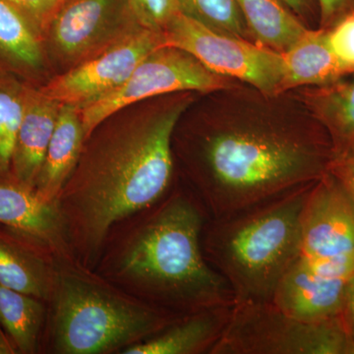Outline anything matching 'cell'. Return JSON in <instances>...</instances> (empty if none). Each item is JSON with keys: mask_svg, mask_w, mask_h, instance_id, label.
<instances>
[{"mask_svg": "<svg viewBox=\"0 0 354 354\" xmlns=\"http://www.w3.org/2000/svg\"><path fill=\"white\" fill-rule=\"evenodd\" d=\"M162 46L160 32L140 29L94 57L55 74L39 86L62 104L82 108L120 88L140 62Z\"/></svg>", "mask_w": 354, "mask_h": 354, "instance_id": "cell-11", "label": "cell"}, {"mask_svg": "<svg viewBox=\"0 0 354 354\" xmlns=\"http://www.w3.org/2000/svg\"><path fill=\"white\" fill-rule=\"evenodd\" d=\"M283 57L279 95L295 88L329 85L348 76L330 51L325 32L320 28H309L283 53Z\"/></svg>", "mask_w": 354, "mask_h": 354, "instance_id": "cell-16", "label": "cell"}, {"mask_svg": "<svg viewBox=\"0 0 354 354\" xmlns=\"http://www.w3.org/2000/svg\"><path fill=\"white\" fill-rule=\"evenodd\" d=\"M18 353L17 348L14 346L10 337L6 334L1 324H0V354Z\"/></svg>", "mask_w": 354, "mask_h": 354, "instance_id": "cell-32", "label": "cell"}, {"mask_svg": "<svg viewBox=\"0 0 354 354\" xmlns=\"http://www.w3.org/2000/svg\"><path fill=\"white\" fill-rule=\"evenodd\" d=\"M0 64L31 83L50 65L41 35L6 0H0Z\"/></svg>", "mask_w": 354, "mask_h": 354, "instance_id": "cell-18", "label": "cell"}, {"mask_svg": "<svg viewBox=\"0 0 354 354\" xmlns=\"http://www.w3.org/2000/svg\"><path fill=\"white\" fill-rule=\"evenodd\" d=\"M342 316L349 337L354 344V274L348 281Z\"/></svg>", "mask_w": 354, "mask_h": 354, "instance_id": "cell-31", "label": "cell"}, {"mask_svg": "<svg viewBox=\"0 0 354 354\" xmlns=\"http://www.w3.org/2000/svg\"><path fill=\"white\" fill-rule=\"evenodd\" d=\"M140 29L129 0H65L44 36L48 64L62 73Z\"/></svg>", "mask_w": 354, "mask_h": 354, "instance_id": "cell-9", "label": "cell"}, {"mask_svg": "<svg viewBox=\"0 0 354 354\" xmlns=\"http://www.w3.org/2000/svg\"><path fill=\"white\" fill-rule=\"evenodd\" d=\"M319 9L318 27L326 30L346 16L354 13V0H317Z\"/></svg>", "mask_w": 354, "mask_h": 354, "instance_id": "cell-29", "label": "cell"}, {"mask_svg": "<svg viewBox=\"0 0 354 354\" xmlns=\"http://www.w3.org/2000/svg\"><path fill=\"white\" fill-rule=\"evenodd\" d=\"M209 354H354L342 316L304 322L272 301L235 304Z\"/></svg>", "mask_w": 354, "mask_h": 354, "instance_id": "cell-6", "label": "cell"}, {"mask_svg": "<svg viewBox=\"0 0 354 354\" xmlns=\"http://www.w3.org/2000/svg\"><path fill=\"white\" fill-rule=\"evenodd\" d=\"M314 183L207 221L203 252L227 281L236 304L272 301L279 281L299 258L302 211Z\"/></svg>", "mask_w": 354, "mask_h": 354, "instance_id": "cell-4", "label": "cell"}, {"mask_svg": "<svg viewBox=\"0 0 354 354\" xmlns=\"http://www.w3.org/2000/svg\"><path fill=\"white\" fill-rule=\"evenodd\" d=\"M299 257L330 278L354 274V203L330 171L312 185L305 202Z\"/></svg>", "mask_w": 354, "mask_h": 354, "instance_id": "cell-10", "label": "cell"}, {"mask_svg": "<svg viewBox=\"0 0 354 354\" xmlns=\"http://www.w3.org/2000/svg\"><path fill=\"white\" fill-rule=\"evenodd\" d=\"M326 41L346 75L354 74V13L324 30Z\"/></svg>", "mask_w": 354, "mask_h": 354, "instance_id": "cell-26", "label": "cell"}, {"mask_svg": "<svg viewBox=\"0 0 354 354\" xmlns=\"http://www.w3.org/2000/svg\"><path fill=\"white\" fill-rule=\"evenodd\" d=\"M185 145L196 195L214 218L316 183L334 158L329 135L308 111L225 114Z\"/></svg>", "mask_w": 354, "mask_h": 354, "instance_id": "cell-2", "label": "cell"}, {"mask_svg": "<svg viewBox=\"0 0 354 354\" xmlns=\"http://www.w3.org/2000/svg\"><path fill=\"white\" fill-rule=\"evenodd\" d=\"M29 21L44 39L48 28L65 0H6Z\"/></svg>", "mask_w": 354, "mask_h": 354, "instance_id": "cell-27", "label": "cell"}, {"mask_svg": "<svg viewBox=\"0 0 354 354\" xmlns=\"http://www.w3.org/2000/svg\"><path fill=\"white\" fill-rule=\"evenodd\" d=\"M329 171L342 183L354 203V145L334 152Z\"/></svg>", "mask_w": 354, "mask_h": 354, "instance_id": "cell-28", "label": "cell"}, {"mask_svg": "<svg viewBox=\"0 0 354 354\" xmlns=\"http://www.w3.org/2000/svg\"><path fill=\"white\" fill-rule=\"evenodd\" d=\"M179 10L214 31L254 41L236 0H178Z\"/></svg>", "mask_w": 354, "mask_h": 354, "instance_id": "cell-24", "label": "cell"}, {"mask_svg": "<svg viewBox=\"0 0 354 354\" xmlns=\"http://www.w3.org/2000/svg\"><path fill=\"white\" fill-rule=\"evenodd\" d=\"M32 84L0 64V183L11 181L14 143Z\"/></svg>", "mask_w": 354, "mask_h": 354, "instance_id": "cell-23", "label": "cell"}, {"mask_svg": "<svg viewBox=\"0 0 354 354\" xmlns=\"http://www.w3.org/2000/svg\"><path fill=\"white\" fill-rule=\"evenodd\" d=\"M44 315L38 298L0 285V324L18 353H36Z\"/></svg>", "mask_w": 354, "mask_h": 354, "instance_id": "cell-22", "label": "cell"}, {"mask_svg": "<svg viewBox=\"0 0 354 354\" xmlns=\"http://www.w3.org/2000/svg\"><path fill=\"white\" fill-rule=\"evenodd\" d=\"M0 285L38 299L48 297L50 279L46 265L31 249L0 232Z\"/></svg>", "mask_w": 354, "mask_h": 354, "instance_id": "cell-21", "label": "cell"}, {"mask_svg": "<svg viewBox=\"0 0 354 354\" xmlns=\"http://www.w3.org/2000/svg\"><path fill=\"white\" fill-rule=\"evenodd\" d=\"M62 106L39 86L29 88L11 158L13 183L35 190Z\"/></svg>", "mask_w": 354, "mask_h": 354, "instance_id": "cell-13", "label": "cell"}, {"mask_svg": "<svg viewBox=\"0 0 354 354\" xmlns=\"http://www.w3.org/2000/svg\"><path fill=\"white\" fill-rule=\"evenodd\" d=\"M234 306L213 307L179 317L157 334L124 348L122 353L209 354L227 327Z\"/></svg>", "mask_w": 354, "mask_h": 354, "instance_id": "cell-14", "label": "cell"}, {"mask_svg": "<svg viewBox=\"0 0 354 354\" xmlns=\"http://www.w3.org/2000/svg\"><path fill=\"white\" fill-rule=\"evenodd\" d=\"M290 10L299 18L305 25L319 23V9L317 0H281Z\"/></svg>", "mask_w": 354, "mask_h": 354, "instance_id": "cell-30", "label": "cell"}, {"mask_svg": "<svg viewBox=\"0 0 354 354\" xmlns=\"http://www.w3.org/2000/svg\"><path fill=\"white\" fill-rule=\"evenodd\" d=\"M0 223L30 239H57L62 218L55 203L44 201L36 191L13 183H0Z\"/></svg>", "mask_w": 354, "mask_h": 354, "instance_id": "cell-17", "label": "cell"}, {"mask_svg": "<svg viewBox=\"0 0 354 354\" xmlns=\"http://www.w3.org/2000/svg\"><path fill=\"white\" fill-rule=\"evenodd\" d=\"M254 41L285 53L310 27L281 0H236Z\"/></svg>", "mask_w": 354, "mask_h": 354, "instance_id": "cell-20", "label": "cell"}, {"mask_svg": "<svg viewBox=\"0 0 354 354\" xmlns=\"http://www.w3.org/2000/svg\"><path fill=\"white\" fill-rule=\"evenodd\" d=\"M193 92L160 95L116 111L85 140L57 199L74 241L97 248L116 221L155 206L171 188L174 138Z\"/></svg>", "mask_w": 354, "mask_h": 354, "instance_id": "cell-1", "label": "cell"}, {"mask_svg": "<svg viewBox=\"0 0 354 354\" xmlns=\"http://www.w3.org/2000/svg\"><path fill=\"white\" fill-rule=\"evenodd\" d=\"M162 37V46L190 53L214 73L248 84L265 97H281L283 53L214 31L181 13L165 28Z\"/></svg>", "mask_w": 354, "mask_h": 354, "instance_id": "cell-8", "label": "cell"}, {"mask_svg": "<svg viewBox=\"0 0 354 354\" xmlns=\"http://www.w3.org/2000/svg\"><path fill=\"white\" fill-rule=\"evenodd\" d=\"M179 317L120 297L82 277L66 274L58 281L55 298V348L64 354H95L128 348Z\"/></svg>", "mask_w": 354, "mask_h": 354, "instance_id": "cell-5", "label": "cell"}, {"mask_svg": "<svg viewBox=\"0 0 354 354\" xmlns=\"http://www.w3.org/2000/svg\"><path fill=\"white\" fill-rule=\"evenodd\" d=\"M129 3L140 26L160 34L180 13L178 0H129Z\"/></svg>", "mask_w": 354, "mask_h": 354, "instance_id": "cell-25", "label": "cell"}, {"mask_svg": "<svg viewBox=\"0 0 354 354\" xmlns=\"http://www.w3.org/2000/svg\"><path fill=\"white\" fill-rule=\"evenodd\" d=\"M297 95L329 135L334 152L354 145V74L329 85L300 88Z\"/></svg>", "mask_w": 354, "mask_h": 354, "instance_id": "cell-19", "label": "cell"}, {"mask_svg": "<svg viewBox=\"0 0 354 354\" xmlns=\"http://www.w3.org/2000/svg\"><path fill=\"white\" fill-rule=\"evenodd\" d=\"M209 218L196 194L174 192L128 248L125 272L158 308L184 316L236 304L227 281L203 252V232Z\"/></svg>", "mask_w": 354, "mask_h": 354, "instance_id": "cell-3", "label": "cell"}, {"mask_svg": "<svg viewBox=\"0 0 354 354\" xmlns=\"http://www.w3.org/2000/svg\"><path fill=\"white\" fill-rule=\"evenodd\" d=\"M348 279L319 274L299 257L279 281L272 302L304 322L329 320L342 315Z\"/></svg>", "mask_w": 354, "mask_h": 354, "instance_id": "cell-12", "label": "cell"}, {"mask_svg": "<svg viewBox=\"0 0 354 354\" xmlns=\"http://www.w3.org/2000/svg\"><path fill=\"white\" fill-rule=\"evenodd\" d=\"M85 140L78 108L62 104L35 186L37 194L44 201L57 202L78 164Z\"/></svg>", "mask_w": 354, "mask_h": 354, "instance_id": "cell-15", "label": "cell"}, {"mask_svg": "<svg viewBox=\"0 0 354 354\" xmlns=\"http://www.w3.org/2000/svg\"><path fill=\"white\" fill-rule=\"evenodd\" d=\"M235 88L234 80L214 73L190 53L162 46L147 55L120 88L78 109L87 139L109 116L137 102L174 93L209 94Z\"/></svg>", "mask_w": 354, "mask_h": 354, "instance_id": "cell-7", "label": "cell"}]
</instances>
